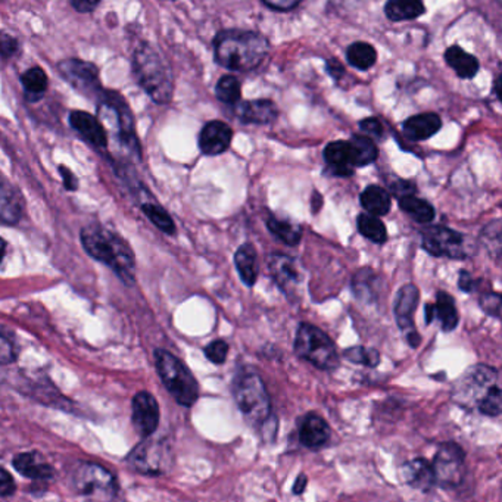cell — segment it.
<instances>
[{"mask_svg": "<svg viewBox=\"0 0 502 502\" xmlns=\"http://www.w3.org/2000/svg\"><path fill=\"white\" fill-rule=\"evenodd\" d=\"M269 52V39L257 31L224 30L215 36V61L229 71L250 73L261 66Z\"/></svg>", "mask_w": 502, "mask_h": 502, "instance_id": "1", "label": "cell"}, {"mask_svg": "<svg viewBox=\"0 0 502 502\" xmlns=\"http://www.w3.org/2000/svg\"><path fill=\"white\" fill-rule=\"evenodd\" d=\"M81 243L90 257L114 270L124 283L135 282V253L121 236L95 224L81 231Z\"/></svg>", "mask_w": 502, "mask_h": 502, "instance_id": "2", "label": "cell"}, {"mask_svg": "<svg viewBox=\"0 0 502 502\" xmlns=\"http://www.w3.org/2000/svg\"><path fill=\"white\" fill-rule=\"evenodd\" d=\"M131 64L136 80L150 99L159 105L169 104L174 93L173 73L158 50L143 42L133 50Z\"/></svg>", "mask_w": 502, "mask_h": 502, "instance_id": "3", "label": "cell"}, {"mask_svg": "<svg viewBox=\"0 0 502 502\" xmlns=\"http://www.w3.org/2000/svg\"><path fill=\"white\" fill-rule=\"evenodd\" d=\"M233 394L239 410L252 427L267 425L271 418V403L260 374L241 372L234 379Z\"/></svg>", "mask_w": 502, "mask_h": 502, "instance_id": "4", "label": "cell"}, {"mask_svg": "<svg viewBox=\"0 0 502 502\" xmlns=\"http://www.w3.org/2000/svg\"><path fill=\"white\" fill-rule=\"evenodd\" d=\"M155 364L164 382L167 391L177 403L183 406H192L200 396V386L192 373L173 353L164 349L155 351Z\"/></svg>", "mask_w": 502, "mask_h": 502, "instance_id": "5", "label": "cell"}, {"mask_svg": "<svg viewBox=\"0 0 502 502\" xmlns=\"http://www.w3.org/2000/svg\"><path fill=\"white\" fill-rule=\"evenodd\" d=\"M295 353L298 357L324 372H332L339 367L338 351L333 341L322 329L308 323H302L298 329Z\"/></svg>", "mask_w": 502, "mask_h": 502, "instance_id": "6", "label": "cell"}, {"mask_svg": "<svg viewBox=\"0 0 502 502\" xmlns=\"http://www.w3.org/2000/svg\"><path fill=\"white\" fill-rule=\"evenodd\" d=\"M73 487L81 497L97 501L117 498L119 487L116 477L99 464L81 463L73 473Z\"/></svg>", "mask_w": 502, "mask_h": 502, "instance_id": "7", "label": "cell"}, {"mask_svg": "<svg viewBox=\"0 0 502 502\" xmlns=\"http://www.w3.org/2000/svg\"><path fill=\"white\" fill-rule=\"evenodd\" d=\"M432 467L437 485L446 489H454L463 482L466 475V454L460 445L454 442L444 444L435 456Z\"/></svg>", "mask_w": 502, "mask_h": 502, "instance_id": "8", "label": "cell"}, {"mask_svg": "<svg viewBox=\"0 0 502 502\" xmlns=\"http://www.w3.org/2000/svg\"><path fill=\"white\" fill-rule=\"evenodd\" d=\"M99 107L107 108L114 112L117 118V127H118V138L121 140L127 149L131 154L140 155V145H138V136L135 130V119L131 114L130 107L127 104L123 95L112 92V90H102L100 97H97Z\"/></svg>", "mask_w": 502, "mask_h": 502, "instance_id": "9", "label": "cell"}, {"mask_svg": "<svg viewBox=\"0 0 502 502\" xmlns=\"http://www.w3.org/2000/svg\"><path fill=\"white\" fill-rule=\"evenodd\" d=\"M59 74L71 87L85 97L97 100L104 88L100 87L99 68L95 64L81 59H66L59 62Z\"/></svg>", "mask_w": 502, "mask_h": 502, "instance_id": "10", "label": "cell"}, {"mask_svg": "<svg viewBox=\"0 0 502 502\" xmlns=\"http://www.w3.org/2000/svg\"><path fill=\"white\" fill-rule=\"evenodd\" d=\"M467 239L458 231L446 227H429L423 231V248L434 257H448L463 260L467 255Z\"/></svg>", "mask_w": 502, "mask_h": 502, "instance_id": "11", "label": "cell"}, {"mask_svg": "<svg viewBox=\"0 0 502 502\" xmlns=\"http://www.w3.org/2000/svg\"><path fill=\"white\" fill-rule=\"evenodd\" d=\"M498 372L489 365H475L466 372L456 387V401L464 405L479 404L480 399L497 384Z\"/></svg>", "mask_w": 502, "mask_h": 502, "instance_id": "12", "label": "cell"}, {"mask_svg": "<svg viewBox=\"0 0 502 502\" xmlns=\"http://www.w3.org/2000/svg\"><path fill=\"white\" fill-rule=\"evenodd\" d=\"M169 460V448L159 441L140 442L127 456V461L136 472L148 476L162 475Z\"/></svg>", "mask_w": 502, "mask_h": 502, "instance_id": "13", "label": "cell"}, {"mask_svg": "<svg viewBox=\"0 0 502 502\" xmlns=\"http://www.w3.org/2000/svg\"><path fill=\"white\" fill-rule=\"evenodd\" d=\"M420 292L415 284H405L399 289L395 298V319L398 326L405 333L406 341L413 348L420 343V334L415 332V312L417 310Z\"/></svg>", "mask_w": 502, "mask_h": 502, "instance_id": "14", "label": "cell"}, {"mask_svg": "<svg viewBox=\"0 0 502 502\" xmlns=\"http://www.w3.org/2000/svg\"><path fill=\"white\" fill-rule=\"evenodd\" d=\"M269 270L277 286L289 296L296 298L302 284V271L293 258L283 253H272L269 258Z\"/></svg>", "mask_w": 502, "mask_h": 502, "instance_id": "15", "label": "cell"}, {"mask_svg": "<svg viewBox=\"0 0 502 502\" xmlns=\"http://www.w3.org/2000/svg\"><path fill=\"white\" fill-rule=\"evenodd\" d=\"M133 425L143 437L152 436L157 432L159 425V405L149 392H138L133 398Z\"/></svg>", "mask_w": 502, "mask_h": 502, "instance_id": "16", "label": "cell"}, {"mask_svg": "<svg viewBox=\"0 0 502 502\" xmlns=\"http://www.w3.org/2000/svg\"><path fill=\"white\" fill-rule=\"evenodd\" d=\"M233 130L224 121H210L202 127L200 133V149L207 157H217L231 148Z\"/></svg>", "mask_w": 502, "mask_h": 502, "instance_id": "17", "label": "cell"}, {"mask_svg": "<svg viewBox=\"0 0 502 502\" xmlns=\"http://www.w3.org/2000/svg\"><path fill=\"white\" fill-rule=\"evenodd\" d=\"M234 116L243 124L265 126L276 121L279 108L269 99L239 100L238 104H234Z\"/></svg>", "mask_w": 502, "mask_h": 502, "instance_id": "18", "label": "cell"}, {"mask_svg": "<svg viewBox=\"0 0 502 502\" xmlns=\"http://www.w3.org/2000/svg\"><path fill=\"white\" fill-rule=\"evenodd\" d=\"M69 124L86 142L95 146L97 149H107V130L97 117L85 111H73L69 114Z\"/></svg>", "mask_w": 502, "mask_h": 502, "instance_id": "19", "label": "cell"}, {"mask_svg": "<svg viewBox=\"0 0 502 502\" xmlns=\"http://www.w3.org/2000/svg\"><path fill=\"white\" fill-rule=\"evenodd\" d=\"M441 117L435 112H425L410 117L403 124L404 135L411 142H423L441 130Z\"/></svg>", "mask_w": 502, "mask_h": 502, "instance_id": "20", "label": "cell"}, {"mask_svg": "<svg viewBox=\"0 0 502 502\" xmlns=\"http://www.w3.org/2000/svg\"><path fill=\"white\" fill-rule=\"evenodd\" d=\"M330 427L324 418L310 413L300 422V441L303 446L319 449L329 442Z\"/></svg>", "mask_w": 502, "mask_h": 502, "instance_id": "21", "label": "cell"}, {"mask_svg": "<svg viewBox=\"0 0 502 502\" xmlns=\"http://www.w3.org/2000/svg\"><path fill=\"white\" fill-rule=\"evenodd\" d=\"M323 155H324V161L329 167L330 173L333 176H353L355 167L353 165V157H351V148H349L348 140L330 142L324 148Z\"/></svg>", "mask_w": 502, "mask_h": 502, "instance_id": "22", "label": "cell"}, {"mask_svg": "<svg viewBox=\"0 0 502 502\" xmlns=\"http://www.w3.org/2000/svg\"><path fill=\"white\" fill-rule=\"evenodd\" d=\"M403 479L415 491L430 492L436 485L432 464L423 458H415L410 463L404 464Z\"/></svg>", "mask_w": 502, "mask_h": 502, "instance_id": "23", "label": "cell"}, {"mask_svg": "<svg viewBox=\"0 0 502 502\" xmlns=\"http://www.w3.org/2000/svg\"><path fill=\"white\" fill-rule=\"evenodd\" d=\"M16 472L31 480H49L54 477V468L50 467L39 453H24L12 461Z\"/></svg>", "mask_w": 502, "mask_h": 502, "instance_id": "24", "label": "cell"}, {"mask_svg": "<svg viewBox=\"0 0 502 502\" xmlns=\"http://www.w3.org/2000/svg\"><path fill=\"white\" fill-rule=\"evenodd\" d=\"M24 203L20 193L0 177V221L16 224L23 217Z\"/></svg>", "mask_w": 502, "mask_h": 502, "instance_id": "25", "label": "cell"}, {"mask_svg": "<svg viewBox=\"0 0 502 502\" xmlns=\"http://www.w3.org/2000/svg\"><path fill=\"white\" fill-rule=\"evenodd\" d=\"M445 61L460 78L467 80L476 77V74L479 73L480 64L477 58L456 45L446 49Z\"/></svg>", "mask_w": 502, "mask_h": 502, "instance_id": "26", "label": "cell"}, {"mask_svg": "<svg viewBox=\"0 0 502 502\" xmlns=\"http://www.w3.org/2000/svg\"><path fill=\"white\" fill-rule=\"evenodd\" d=\"M425 12L423 0H387L384 5V15L394 23L415 20Z\"/></svg>", "mask_w": 502, "mask_h": 502, "instance_id": "27", "label": "cell"}, {"mask_svg": "<svg viewBox=\"0 0 502 502\" xmlns=\"http://www.w3.org/2000/svg\"><path fill=\"white\" fill-rule=\"evenodd\" d=\"M348 142L349 148H351L353 165L355 169L367 167L376 161L379 157V149H377L374 138L365 135H353Z\"/></svg>", "mask_w": 502, "mask_h": 502, "instance_id": "28", "label": "cell"}, {"mask_svg": "<svg viewBox=\"0 0 502 502\" xmlns=\"http://www.w3.org/2000/svg\"><path fill=\"white\" fill-rule=\"evenodd\" d=\"M234 264L241 282L250 288L253 286L258 277L257 251L253 250V246L250 243L241 245L234 253Z\"/></svg>", "mask_w": 502, "mask_h": 502, "instance_id": "29", "label": "cell"}, {"mask_svg": "<svg viewBox=\"0 0 502 502\" xmlns=\"http://www.w3.org/2000/svg\"><path fill=\"white\" fill-rule=\"evenodd\" d=\"M361 205L368 214L382 217L391 211L392 200L391 195L384 188L372 184L365 188L364 192L360 196Z\"/></svg>", "mask_w": 502, "mask_h": 502, "instance_id": "30", "label": "cell"}, {"mask_svg": "<svg viewBox=\"0 0 502 502\" xmlns=\"http://www.w3.org/2000/svg\"><path fill=\"white\" fill-rule=\"evenodd\" d=\"M21 85H23L26 99L28 102H37L47 92L49 78H47L45 69L40 67H33L21 76Z\"/></svg>", "mask_w": 502, "mask_h": 502, "instance_id": "31", "label": "cell"}, {"mask_svg": "<svg viewBox=\"0 0 502 502\" xmlns=\"http://www.w3.org/2000/svg\"><path fill=\"white\" fill-rule=\"evenodd\" d=\"M346 59L349 66L360 71H367L372 68L377 61L376 47L372 46L370 43L355 42L346 49Z\"/></svg>", "mask_w": 502, "mask_h": 502, "instance_id": "32", "label": "cell"}, {"mask_svg": "<svg viewBox=\"0 0 502 502\" xmlns=\"http://www.w3.org/2000/svg\"><path fill=\"white\" fill-rule=\"evenodd\" d=\"M377 283H379V279L372 270H360L353 277V295L357 296V300L361 302H372L377 298V292H379Z\"/></svg>", "mask_w": 502, "mask_h": 502, "instance_id": "33", "label": "cell"}, {"mask_svg": "<svg viewBox=\"0 0 502 502\" xmlns=\"http://www.w3.org/2000/svg\"><path fill=\"white\" fill-rule=\"evenodd\" d=\"M435 311L444 332H453L458 326V311H456V302L453 296L446 292H437Z\"/></svg>", "mask_w": 502, "mask_h": 502, "instance_id": "34", "label": "cell"}, {"mask_svg": "<svg viewBox=\"0 0 502 502\" xmlns=\"http://www.w3.org/2000/svg\"><path fill=\"white\" fill-rule=\"evenodd\" d=\"M399 207L417 222H430L435 219V208L417 196L405 195L399 198Z\"/></svg>", "mask_w": 502, "mask_h": 502, "instance_id": "35", "label": "cell"}, {"mask_svg": "<svg viewBox=\"0 0 502 502\" xmlns=\"http://www.w3.org/2000/svg\"><path fill=\"white\" fill-rule=\"evenodd\" d=\"M267 227L277 239H281L286 245L295 246L300 243L302 238V231L300 226H296L293 222L286 221V220L277 219V217H270L267 220Z\"/></svg>", "mask_w": 502, "mask_h": 502, "instance_id": "36", "label": "cell"}, {"mask_svg": "<svg viewBox=\"0 0 502 502\" xmlns=\"http://www.w3.org/2000/svg\"><path fill=\"white\" fill-rule=\"evenodd\" d=\"M357 226L358 231L368 241H374V243H384L387 241L386 227L376 215H358Z\"/></svg>", "mask_w": 502, "mask_h": 502, "instance_id": "37", "label": "cell"}, {"mask_svg": "<svg viewBox=\"0 0 502 502\" xmlns=\"http://www.w3.org/2000/svg\"><path fill=\"white\" fill-rule=\"evenodd\" d=\"M215 97L221 100L222 104H238L241 97V81L234 76H222L215 86Z\"/></svg>", "mask_w": 502, "mask_h": 502, "instance_id": "38", "label": "cell"}, {"mask_svg": "<svg viewBox=\"0 0 502 502\" xmlns=\"http://www.w3.org/2000/svg\"><path fill=\"white\" fill-rule=\"evenodd\" d=\"M142 211L145 212L146 217L150 221L154 222L159 231L167 234L176 233V224H174L173 219L169 217V212L165 211L161 205L154 202H146L142 205Z\"/></svg>", "mask_w": 502, "mask_h": 502, "instance_id": "39", "label": "cell"}, {"mask_svg": "<svg viewBox=\"0 0 502 502\" xmlns=\"http://www.w3.org/2000/svg\"><path fill=\"white\" fill-rule=\"evenodd\" d=\"M343 355L351 363L365 365V367H376L380 363L379 351L373 348H364V346H353V348L345 349Z\"/></svg>", "mask_w": 502, "mask_h": 502, "instance_id": "40", "label": "cell"}, {"mask_svg": "<svg viewBox=\"0 0 502 502\" xmlns=\"http://www.w3.org/2000/svg\"><path fill=\"white\" fill-rule=\"evenodd\" d=\"M477 406H479V411L482 415H489V417H497V415H501L502 394L498 384L492 386L491 389L483 395Z\"/></svg>", "mask_w": 502, "mask_h": 502, "instance_id": "41", "label": "cell"}, {"mask_svg": "<svg viewBox=\"0 0 502 502\" xmlns=\"http://www.w3.org/2000/svg\"><path fill=\"white\" fill-rule=\"evenodd\" d=\"M483 245L487 246V251L498 258L501 255V222H492L489 226L485 227L482 231Z\"/></svg>", "mask_w": 502, "mask_h": 502, "instance_id": "42", "label": "cell"}, {"mask_svg": "<svg viewBox=\"0 0 502 502\" xmlns=\"http://www.w3.org/2000/svg\"><path fill=\"white\" fill-rule=\"evenodd\" d=\"M479 305L487 315L499 319V314H501V296L498 293H495V292L483 293L480 296Z\"/></svg>", "mask_w": 502, "mask_h": 502, "instance_id": "43", "label": "cell"}, {"mask_svg": "<svg viewBox=\"0 0 502 502\" xmlns=\"http://www.w3.org/2000/svg\"><path fill=\"white\" fill-rule=\"evenodd\" d=\"M18 52H20V42L14 36L0 31V58H14Z\"/></svg>", "mask_w": 502, "mask_h": 502, "instance_id": "44", "label": "cell"}, {"mask_svg": "<svg viewBox=\"0 0 502 502\" xmlns=\"http://www.w3.org/2000/svg\"><path fill=\"white\" fill-rule=\"evenodd\" d=\"M229 353V345L224 341H214L205 348V357L214 363V364H222L226 361Z\"/></svg>", "mask_w": 502, "mask_h": 502, "instance_id": "45", "label": "cell"}, {"mask_svg": "<svg viewBox=\"0 0 502 502\" xmlns=\"http://www.w3.org/2000/svg\"><path fill=\"white\" fill-rule=\"evenodd\" d=\"M360 130L363 135L372 138H384V124L380 123V119L370 117V118L363 119L360 123Z\"/></svg>", "mask_w": 502, "mask_h": 502, "instance_id": "46", "label": "cell"}, {"mask_svg": "<svg viewBox=\"0 0 502 502\" xmlns=\"http://www.w3.org/2000/svg\"><path fill=\"white\" fill-rule=\"evenodd\" d=\"M16 358L15 348L11 339L0 330V364H11Z\"/></svg>", "mask_w": 502, "mask_h": 502, "instance_id": "47", "label": "cell"}, {"mask_svg": "<svg viewBox=\"0 0 502 502\" xmlns=\"http://www.w3.org/2000/svg\"><path fill=\"white\" fill-rule=\"evenodd\" d=\"M272 11L288 12L300 6L302 0H262Z\"/></svg>", "mask_w": 502, "mask_h": 502, "instance_id": "48", "label": "cell"}, {"mask_svg": "<svg viewBox=\"0 0 502 502\" xmlns=\"http://www.w3.org/2000/svg\"><path fill=\"white\" fill-rule=\"evenodd\" d=\"M15 482L5 468L0 467V497H9L15 492Z\"/></svg>", "mask_w": 502, "mask_h": 502, "instance_id": "49", "label": "cell"}, {"mask_svg": "<svg viewBox=\"0 0 502 502\" xmlns=\"http://www.w3.org/2000/svg\"><path fill=\"white\" fill-rule=\"evenodd\" d=\"M59 173L62 176V181H64V188L68 190V192H74L78 189V180L76 174L71 171V169H67L66 165H59Z\"/></svg>", "mask_w": 502, "mask_h": 502, "instance_id": "50", "label": "cell"}, {"mask_svg": "<svg viewBox=\"0 0 502 502\" xmlns=\"http://www.w3.org/2000/svg\"><path fill=\"white\" fill-rule=\"evenodd\" d=\"M392 192L394 195L403 198L405 195H415V186L411 181L398 180L396 183L392 184Z\"/></svg>", "mask_w": 502, "mask_h": 502, "instance_id": "51", "label": "cell"}, {"mask_svg": "<svg viewBox=\"0 0 502 502\" xmlns=\"http://www.w3.org/2000/svg\"><path fill=\"white\" fill-rule=\"evenodd\" d=\"M73 8L81 14H88V12L95 11L99 6L102 0H69Z\"/></svg>", "mask_w": 502, "mask_h": 502, "instance_id": "52", "label": "cell"}, {"mask_svg": "<svg viewBox=\"0 0 502 502\" xmlns=\"http://www.w3.org/2000/svg\"><path fill=\"white\" fill-rule=\"evenodd\" d=\"M327 73L333 80L339 81L345 76V67L342 66L338 59H329L326 62Z\"/></svg>", "mask_w": 502, "mask_h": 502, "instance_id": "53", "label": "cell"}, {"mask_svg": "<svg viewBox=\"0 0 502 502\" xmlns=\"http://www.w3.org/2000/svg\"><path fill=\"white\" fill-rule=\"evenodd\" d=\"M458 286H460L463 292H473L477 286V282L473 279L472 274L467 271L460 272V281H458Z\"/></svg>", "mask_w": 502, "mask_h": 502, "instance_id": "54", "label": "cell"}, {"mask_svg": "<svg viewBox=\"0 0 502 502\" xmlns=\"http://www.w3.org/2000/svg\"><path fill=\"white\" fill-rule=\"evenodd\" d=\"M305 487H307V477L302 475L296 479L295 485H293V494H302V492L305 491Z\"/></svg>", "mask_w": 502, "mask_h": 502, "instance_id": "55", "label": "cell"}, {"mask_svg": "<svg viewBox=\"0 0 502 502\" xmlns=\"http://www.w3.org/2000/svg\"><path fill=\"white\" fill-rule=\"evenodd\" d=\"M435 317H436L435 305H425V322H427V324L434 322Z\"/></svg>", "mask_w": 502, "mask_h": 502, "instance_id": "56", "label": "cell"}, {"mask_svg": "<svg viewBox=\"0 0 502 502\" xmlns=\"http://www.w3.org/2000/svg\"><path fill=\"white\" fill-rule=\"evenodd\" d=\"M322 205L323 198L320 196V193L315 192L314 195H312V211L319 212Z\"/></svg>", "mask_w": 502, "mask_h": 502, "instance_id": "57", "label": "cell"}, {"mask_svg": "<svg viewBox=\"0 0 502 502\" xmlns=\"http://www.w3.org/2000/svg\"><path fill=\"white\" fill-rule=\"evenodd\" d=\"M5 253H6V241L0 238V262L4 261Z\"/></svg>", "mask_w": 502, "mask_h": 502, "instance_id": "58", "label": "cell"}, {"mask_svg": "<svg viewBox=\"0 0 502 502\" xmlns=\"http://www.w3.org/2000/svg\"><path fill=\"white\" fill-rule=\"evenodd\" d=\"M499 86H501V83H499V77L495 80V93H497V97H501V92H499Z\"/></svg>", "mask_w": 502, "mask_h": 502, "instance_id": "59", "label": "cell"}, {"mask_svg": "<svg viewBox=\"0 0 502 502\" xmlns=\"http://www.w3.org/2000/svg\"><path fill=\"white\" fill-rule=\"evenodd\" d=\"M169 2H174V0H169Z\"/></svg>", "mask_w": 502, "mask_h": 502, "instance_id": "60", "label": "cell"}]
</instances>
